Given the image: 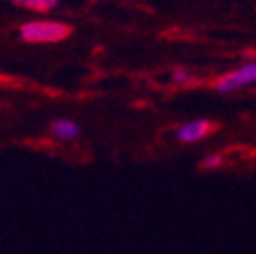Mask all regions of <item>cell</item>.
Returning a JSON list of instances; mask_svg holds the SVG:
<instances>
[{"mask_svg":"<svg viewBox=\"0 0 256 254\" xmlns=\"http://www.w3.org/2000/svg\"><path fill=\"white\" fill-rule=\"evenodd\" d=\"M72 35V26L59 20H30L20 26V37L26 43H57Z\"/></svg>","mask_w":256,"mask_h":254,"instance_id":"6da1fadb","label":"cell"},{"mask_svg":"<svg viewBox=\"0 0 256 254\" xmlns=\"http://www.w3.org/2000/svg\"><path fill=\"white\" fill-rule=\"evenodd\" d=\"M250 84H256V61L244 63V66L220 76L214 82V90L220 94H234V92H240L242 88H246Z\"/></svg>","mask_w":256,"mask_h":254,"instance_id":"7a4b0ae2","label":"cell"},{"mask_svg":"<svg viewBox=\"0 0 256 254\" xmlns=\"http://www.w3.org/2000/svg\"><path fill=\"white\" fill-rule=\"evenodd\" d=\"M218 130V124L212 122V120H206V118H200V120H191V122H185L177 128V138L181 142H200L208 136H212L214 132Z\"/></svg>","mask_w":256,"mask_h":254,"instance_id":"3957f363","label":"cell"},{"mask_svg":"<svg viewBox=\"0 0 256 254\" xmlns=\"http://www.w3.org/2000/svg\"><path fill=\"white\" fill-rule=\"evenodd\" d=\"M80 132H82L80 124L74 120H68V118H59L51 124V134L59 140H74L80 136Z\"/></svg>","mask_w":256,"mask_h":254,"instance_id":"277c9868","label":"cell"},{"mask_svg":"<svg viewBox=\"0 0 256 254\" xmlns=\"http://www.w3.org/2000/svg\"><path fill=\"white\" fill-rule=\"evenodd\" d=\"M12 4L28 8V10H35V12H49L51 8H55V4L59 0H10Z\"/></svg>","mask_w":256,"mask_h":254,"instance_id":"5b68a950","label":"cell"},{"mask_svg":"<svg viewBox=\"0 0 256 254\" xmlns=\"http://www.w3.org/2000/svg\"><path fill=\"white\" fill-rule=\"evenodd\" d=\"M224 165V156L222 154H208L204 161H202V169H208V171H216V169H220Z\"/></svg>","mask_w":256,"mask_h":254,"instance_id":"8992f818","label":"cell"},{"mask_svg":"<svg viewBox=\"0 0 256 254\" xmlns=\"http://www.w3.org/2000/svg\"><path fill=\"white\" fill-rule=\"evenodd\" d=\"M173 80L179 86H189V84H194V74H191L189 70L177 68V70H173Z\"/></svg>","mask_w":256,"mask_h":254,"instance_id":"52a82bcc","label":"cell"}]
</instances>
